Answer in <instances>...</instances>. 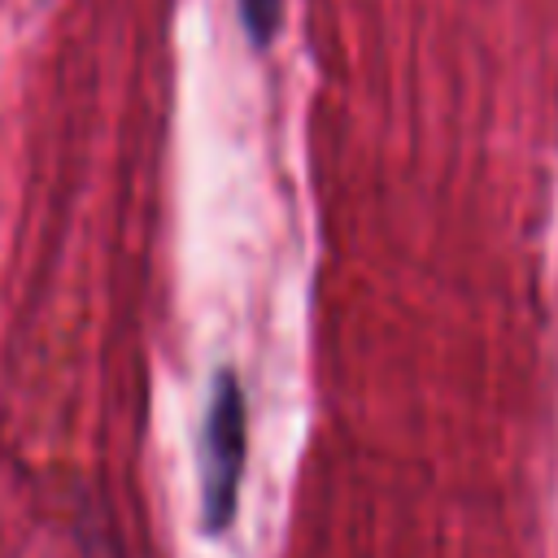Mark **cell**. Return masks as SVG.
<instances>
[{"mask_svg":"<svg viewBox=\"0 0 558 558\" xmlns=\"http://www.w3.org/2000/svg\"><path fill=\"white\" fill-rule=\"evenodd\" d=\"M248 449V405L235 371L214 375V392L196 436V480H201V523L209 536L227 532L235 519L240 475Z\"/></svg>","mask_w":558,"mask_h":558,"instance_id":"cell-1","label":"cell"},{"mask_svg":"<svg viewBox=\"0 0 558 558\" xmlns=\"http://www.w3.org/2000/svg\"><path fill=\"white\" fill-rule=\"evenodd\" d=\"M235 13H240V26H244L248 44L270 48V39L279 31V17H283V0H235Z\"/></svg>","mask_w":558,"mask_h":558,"instance_id":"cell-2","label":"cell"}]
</instances>
